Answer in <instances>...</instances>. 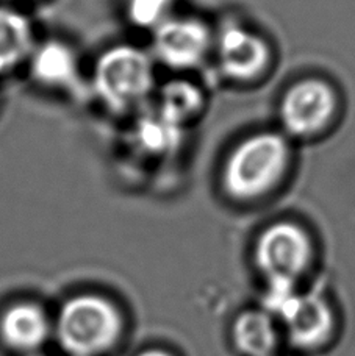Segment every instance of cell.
I'll return each instance as SVG.
<instances>
[{
  "label": "cell",
  "mask_w": 355,
  "mask_h": 356,
  "mask_svg": "<svg viewBox=\"0 0 355 356\" xmlns=\"http://www.w3.org/2000/svg\"><path fill=\"white\" fill-rule=\"evenodd\" d=\"M290 161L291 147L283 133H253L237 144L226 160L223 186L233 200H258L282 181Z\"/></svg>",
  "instance_id": "1"
},
{
  "label": "cell",
  "mask_w": 355,
  "mask_h": 356,
  "mask_svg": "<svg viewBox=\"0 0 355 356\" xmlns=\"http://www.w3.org/2000/svg\"><path fill=\"white\" fill-rule=\"evenodd\" d=\"M124 317L99 294L74 296L61 305L54 321V336L69 356H102L119 342Z\"/></svg>",
  "instance_id": "2"
},
{
  "label": "cell",
  "mask_w": 355,
  "mask_h": 356,
  "mask_svg": "<svg viewBox=\"0 0 355 356\" xmlns=\"http://www.w3.org/2000/svg\"><path fill=\"white\" fill-rule=\"evenodd\" d=\"M94 91L113 111L132 110L155 88V66L150 55L135 46L111 47L99 56L93 71Z\"/></svg>",
  "instance_id": "3"
},
{
  "label": "cell",
  "mask_w": 355,
  "mask_h": 356,
  "mask_svg": "<svg viewBox=\"0 0 355 356\" xmlns=\"http://www.w3.org/2000/svg\"><path fill=\"white\" fill-rule=\"evenodd\" d=\"M313 257L315 245L308 232L291 220L268 225L253 245V261L266 283L299 284Z\"/></svg>",
  "instance_id": "4"
},
{
  "label": "cell",
  "mask_w": 355,
  "mask_h": 356,
  "mask_svg": "<svg viewBox=\"0 0 355 356\" xmlns=\"http://www.w3.org/2000/svg\"><path fill=\"white\" fill-rule=\"evenodd\" d=\"M338 110V95L329 81L302 79L282 95L278 114L285 133L294 138H312L324 131Z\"/></svg>",
  "instance_id": "5"
},
{
  "label": "cell",
  "mask_w": 355,
  "mask_h": 356,
  "mask_svg": "<svg viewBox=\"0 0 355 356\" xmlns=\"http://www.w3.org/2000/svg\"><path fill=\"white\" fill-rule=\"evenodd\" d=\"M208 25L198 17L171 16L154 30V55L175 71L198 67L213 47Z\"/></svg>",
  "instance_id": "6"
},
{
  "label": "cell",
  "mask_w": 355,
  "mask_h": 356,
  "mask_svg": "<svg viewBox=\"0 0 355 356\" xmlns=\"http://www.w3.org/2000/svg\"><path fill=\"white\" fill-rule=\"evenodd\" d=\"M282 334L302 350H315L331 341L335 313L320 291H299L277 317Z\"/></svg>",
  "instance_id": "7"
},
{
  "label": "cell",
  "mask_w": 355,
  "mask_h": 356,
  "mask_svg": "<svg viewBox=\"0 0 355 356\" xmlns=\"http://www.w3.org/2000/svg\"><path fill=\"white\" fill-rule=\"evenodd\" d=\"M218 61L227 77L235 81H253L268 71L271 49L268 41L255 31L238 24H229L216 38Z\"/></svg>",
  "instance_id": "8"
},
{
  "label": "cell",
  "mask_w": 355,
  "mask_h": 356,
  "mask_svg": "<svg viewBox=\"0 0 355 356\" xmlns=\"http://www.w3.org/2000/svg\"><path fill=\"white\" fill-rule=\"evenodd\" d=\"M52 334L54 322L38 303H13L0 316V339L21 355L40 352Z\"/></svg>",
  "instance_id": "9"
},
{
  "label": "cell",
  "mask_w": 355,
  "mask_h": 356,
  "mask_svg": "<svg viewBox=\"0 0 355 356\" xmlns=\"http://www.w3.org/2000/svg\"><path fill=\"white\" fill-rule=\"evenodd\" d=\"M27 63L33 79L46 88L66 89L80 79L79 56L65 41L47 40L36 44Z\"/></svg>",
  "instance_id": "10"
},
{
  "label": "cell",
  "mask_w": 355,
  "mask_h": 356,
  "mask_svg": "<svg viewBox=\"0 0 355 356\" xmlns=\"http://www.w3.org/2000/svg\"><path fill=\"white\" fill-rule=\"evenodd\" d=\"M232 342L243 356H276L282 330L262 307L239 313L232 323Z\"/></svg>",
  "instance_id": "11"
},
{
  "label": "cell",
  "mask_w": 355,
  "mask_h": 356,
  "mask_svg": "<svg viewBox=\"0 0 355 356\" xmlns=\"http://www.w3.org/2000/svg\"><path fill=\"white\" fill-rule=\"evenodd\" d=\"M35 46L30 19L24 13L0 3V75L29 61Z\"/></svg>",
  "instance_id": "12"
},
{
  "label": "cell",
  "mask_w": 355,
  "mask_h": 356,
  "mask_svg": "<svg viewBox=\"0 0 355 356\" xmlns=\"http://www.w3.org/2000/svg\"><path fill=\"white\" fill-rule=\"evenodd\" d=\"M204 102V92L193 81L173 80L161 89L157 110L183 127L202 111Z\"/></svg>",
  "instance_id": "13"
},
{
  "label": "cell",
  "mask_w": 355,
  "mask_h": 356,
  "mask_svg": "<svg viewBox=\"0 0 355 356\" xmlns=\"http://www.w3.org/2000/svg\"><path fill=\"white\" fill-rule=\"evenodd\" d=\"M183 127L164 116L161 111L145 114L136 127V139L141 147L150 154H168L179 145Z\"/></svg>",
  "instance_id": "14"
},
{
  "label": "cell",
  "mask_w": 355,
  "mask_h": 356,
  "mask_svg": "<svg viewBox=\"0 0 355 356\" xmlns=\"http://www.w3.org/2000/svg\"><path fill=\"white\" fill-rule=\"evenodd\" d=\"M175 0H125V15L139 29L155 30L173 15Z\"/></svg>",
  "instance_id": "15"
},
{
  "label": "cell",
  "mask_w": 355,
  "mask_h": 356,
  "mask_svg": "<svg viewBox=\"0 0 355 356\" xmlns=\"http://www.w3.org/2000/svg\"><path fill=\"white\" fill-rule=\"evenodd\" d=\"M136 356H173V355L168 353V352H164V350H145V352L139 353Z\"/></svg>",
  "instance_id": "16"
},
{
  "label": "cell",
  "mask_w": 355,
  "mask_h": 356,
  "mask_svg": "<svg viewBox=\"0 0 355 356\" xmlns=\"http://www.w3.org/2000/svg\"><path fill=\"white\" fill-rule=\"evenodd\" d=\"M21 356H44V355L40 352H35V353H27V355H21Z\"/></svg>",
  "instance_id": "17"
},
{
  "label": "cell",
  "mask_w": 355,
  "mask_h": 356,
  "mask_svg": "<svg viewBox=\"0 0 355 356\" xmlns=\"http://www.w3.org/2000/svg\"><path fill=\"white\" fill-rule=\"evenodd\" d=\"M8 2H17V0H0V3H8Z\"/></svg>",
  "instance_id": "18"
}]
</instances>
